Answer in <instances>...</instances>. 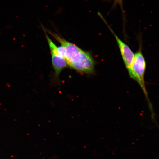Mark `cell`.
Returning a JSON list of instances; mask_svg holds the SVG:
<instances>
[{
    "label": "cell",
    "mask_w": 159,
    "mask_h": 159,
    "mask_svg": "<svg viewBox=\"0 0 159 159\" xmlns=\"http://www.w3.org/2000/svg\"><path fill=\"white\" fill-rule=\"evenodd\" d=\"M64 49V58L67 66L78 72L91 75L95 71V61L89 52L83 50L57 33L46 30Z\"/></svg>",
    "instance_id": "1"
},
{
    "label": "cell",
    "mask_w": 159,
    "mask_h": 159,
    "mask_svg": "<svg viewBox=\"0 0 159 159\" xmlns=\"http://www.w3.org/2000/svg\"><path fill=\"white\" fill-rule=\"evenodd\" d=\"M139 49L134 54L132 66V75L130 78L136 81L143 92L145 98L148 101L149 109L151 114V118H154L156 115L153 106L148 98L145 82V75L146 68V60L142 52V42L141 38L138 37Z\"/></svg>",
    "instance_id": "2"
},
{
    "label": "cell",
    "mask_w": 159,
    "mask_h": 159,
    "mask_svg": "<svg viewBox=\"0 0 159 159\" xmlns=\"http://www.w3.org/2000/svg\"><path fill=\"white\" fill-rule=\"evenodd\" d=\"M98 15L108 27L111 33L114 35L120 50L123 61L128 70L129 76L130 77L132 75V66L134 58V53L129 46L120 39L116 35L110 25H108V23H107L102 15L100 13H98Z\"/></svg>",
    "instance_id": "3"
},
{
    "label": "cell",
    "mask_w": 159,
    "mask_h": 159,
    "mask_svg": "<svg viewBox=\"0 0 159 159\" xmlns=\"http://www.w3.org/2000/svg\"><path fill=\"white\" fill-rule=\"evenodd\" d=\"M45 32L51 55L52 63L54 70L55 76L58 77L61 71L67 66L66 61L60 53L58 47L53 42Z\"/></svg>",
    "instance_id": "4"
},
{
    "label": "cell",
    "mask_w": 159,
    "mask_h": 159,
    "mask_svg": "<svg viewBox=\"0 0 159 159\" xmlns=\"http://www.w3.org/2000/svg\"><path fill=\"white\" fill-rule=\"evenodd\" d=\"M111 1L113 2L112 10L116 8L117 5H119L120 7L121 11H122L123 13V16H124L125 19V12L124 7H123V0H111Z\"/></svg>",
    "instance_id": "5"
}]
</instances>
